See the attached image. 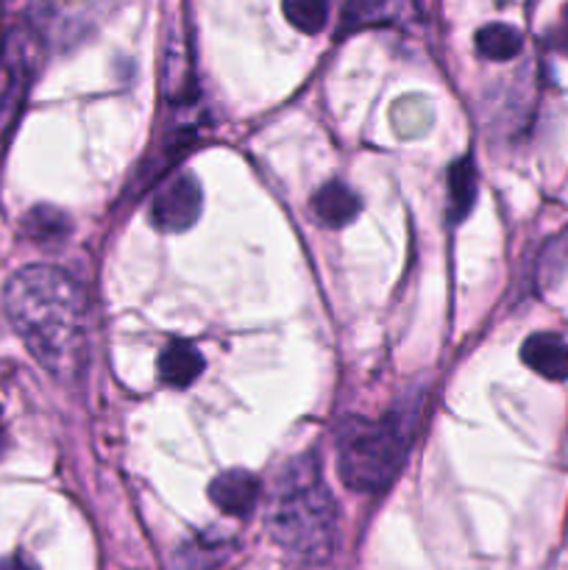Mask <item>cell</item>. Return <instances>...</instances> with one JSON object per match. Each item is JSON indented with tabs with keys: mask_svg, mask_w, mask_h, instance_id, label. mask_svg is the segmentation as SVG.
<instances>
[{
	"mask_svg": "<svg viewBox=\"0 0 568 570\" xmlns=\"http://www.w3.org/2000/svg\"><path fill=\"white\" fill-rule=\"evenodd\" d=\"M200 206H204L200 184L193 176H176L150 200V223L156 232L182 234L198 220Z\"/></svg>",
	"mask_w": 568,
	"mask_h": 570,
	"instance_id": "obj_5",
	"label": "cell"
},
{
	"mask_svg": "<svg viewBox=\"0 0 568 570\" xmlns=\"http://www.w3.org/2000/svg\"><path fill=\"white\" fill-rule=\"evenodd\" d=\"M477 53L488 61H510L521 53V33L507 22H490L477 31Z\"/></svg>",
	"mask_w": 568,
	"mask_h": 570,
	"instance_id": "obj_12",
	"label": "cell"
},
{
	"mask_svg": "<svg viewBox=\"0 0 568 570\" xmlns=\"http://www.w3.org/2000/svg\"><path fill=\"white\" fill-rule=\"evenodd\" d=\"M360 198L351 187H345L343 181H329L312 198V212H315L317 220L329 228H343L360 215Z\"/></svg>",
	"mask_w": 568,
	"mask_h": 570,
	"instance_id": "obj_9",
	"label": "cell"
},
{
	"mask_svg": "<svg viewBox=\"0 0 568 570\" xmlns=\"http://www.w3.org/2000/svg\"><path fill=\"white\" fill-rule=\"evenodd\" d=\"M6 317L33 360L53 376H76L87 345V298L76 278L53 265H31L9 278Z\"/></svg>",
	"mask_w": 568,
	"mask_h": 570,
	"instance_id": "obj_1",
	"label": "cell"
},
{
	"mask_svg": "<svg viewBox=\"0 0 568 570\" xmlns=\"http://www.w3.org/2000/svg\"><path fill=\"white\" fill-rule=\"evenodd\" d=\"M273 540L301 562L321 566L337 546V507L312 456L290 462L278 476L267 512Z\"/></svg>",
	"mask_w": 568,
	"mask_h": 570,
	"instance_id": "obj_2",
	"label": "cell"
},
{
	"mask_svg": "<svg viewBox=\"0 0 568 570\" xmlns=\"http://www.w3.org/2000/svg\"><path fill=\"white\" fill-rule=\"evenodd\" d=\"M546 42H549L551 50H557V53L568 56V6H566V9H562L560 20H557V26L549 31Z\"/></svg>",
	"mask_w": 568,
	"mask_h": 570,
	"instance_id": "obj_16",
	"label": "cell"
},
{
	"mask_svg": "<svg viewBox=\"0 0 568 570\" xmlns=\"http://www.w3.org/2000/svg\"><path fill=\"white\" fill-rule=\"evenodd\" d=\"M418 17V0H351L345 9V28L404 26Z\"/></svg>",
	"mask_w": 568,
	"mask_h": 570,
	"instance_id": "obj_8",
	"label": "cell"
},
{
	"mask_svg": "<svg viewBox=\"0 0 568 570\" xmlns=\"http://www.w3.org/2000/svg\"><path fill=\"white\" fill-rule=\"evenodd\" d=\"M262 484L254 473L248 471H226L221 476L212 479L209 484V499L223 515L243 518L254 512V507L259 504Z\"/></svg>",
	"mask_w": 568,
	"mask_h": 570,
	"instance_id": "obj_6",
	"label": "cell"
},
{
	"mask_svg": "<svg viewBox=\"0 0 568 570\" xmlns=\"http://www.w3.org/2000/svg\"><path fill=\"white\" fill-rule=\"evenodd\" d=\"M282 14L295 31L321 33L329 22V0H282Z\"/></svg>",
	"mask_w": 568,
	"mask_h": 570,
	"instance_id": "obj_15",
	"label": "cell"
},
{
	"mask_svg": "<svg viewBox=\"0 0 568 570\" xmlns=\"http://www.w3.org/2000/svg\"><path fill=\"white\" fill-rule=\"evenodd\" d=\"M42 61V33L33 22H17L0 48V139L20 115L28 87Z\"/></svg>",
	"mask_w": 568,
	"mask_h": 570,
	"instance_id": "obj_4",
	"label": "cell"
},
{
	"mask_svg": "<svg viewBox=\"0 0 568 570\" xmlns=\"http://www.w3.org/2000/svg\"><path fill=\"white\" fill-rule=\"evenodd\" d=\"M407 434L395 417H349L337 434V473L356 493H382L399 476L407 456Z\"/></svg>",
	"mask_w": 568,
	"mask_h": 570,
	"instance_id": "obj_3",
	"label": "cell"
},
{
	"mask_svg": "<svg viewBox=\"0 0 568 570\" xmlns=\"http://www.w3.org/2000/svg\"><path fill=\"white\" fill-rule=\"evenodd\" d=\"M22 232L33 243H65V237L70 234V220H67L65 212L53 209V206H37V209H31L22 217Z\"/></svg>",
	"mask_w": 568,
	"mask_h": 570,
	"instance_id": "obj_13",
	"label": "cell"
},
{
	"mask_svg": "<svg viewBox=\"0 0 568 570\" xmlns=\"http://www.w3.org/2000/svg\"><path fill=\"white\" fill-rule=\"evenodd\" d=\"M204 373V356L193 343L173 340L159 356V376L167 387L184 390Z\"/></svg>",
	"mask_w": 568,
	"mask_h": 570,
	"instance_id": "obj_10",
	"label": "cell"
},
{
	"mask_svg": "<svg viewBox=\"0 0 568 570\" xmlns=\"http://www.w3.org/2000/svg\"><path fill=\"white\" fill-rule=\"evenodd\" d=\"M521 360L549 382H568V343L557 334H532L521 345Z\"/></svg>",
	"mask_w": 568,
	"mask_h": 570,
	"instance_id": "obj_7",
	"label": "cell"
},
{
	"mask_svg": "<svg viewBox=\"0 0 568 570\" xmlns=\"http://www.w3.org/2000/svg\"><path fill=\"white\" fill-rule=\"evenodd\" d=\"M445 187H449V217L451 223L466 220L468 212H471L473 200H477V170H473V161L457 159L449 167V178H445Z\"/></svg>",
	"mask_w": 568,
	"mask_h": 570,
	"instance_id": "obj_11",
	"label": "cell"
},
{
	"mask_svg": "<svg viewBox=\"0 0 568 570\" xmlns=\"http://www.w3.org/2000/svg\"><path fill=\"white\" fill-rule=\"evenodd\" d=\"M6 445H9V434H6V423H3V412H0V456H3Z\"/></svg>",
	"mask_w": 568,
	"mask_h": 570,
	"instance_id": "obj_18",
	"label": "cell"
},
{
	"mask_svg": "<svg viewBox=\"0 0 568 570\" xmlns=\"http://www.w3.org/2000/svg\"><path fill=\"white\" fill-rule=\"evenodd\" d=\"M0 570H39V568L33 566L31 557L11 554V557H6V560H0Z\"/></svg>",
	"mask_w": 568,
	"mask_h": 570,
	"instance_id": "obj_17",
	"label": "cell"
},
{
	"mask_svg": "<svg viewBox=\"0 0 568 570\" xmlns=\"http://www.w3.org/2000/svg\"><path fill=\"white\" fill-rule=\"evenodd\" d=\"M232 546L221 538H193L176 554L178 570H212L226 560Z\"/></svg>",
	"mask_w": 568,
	"mask_h": 570,
	"instance_id": "obj_14",
	"label": "cell"
}]
</instances>
